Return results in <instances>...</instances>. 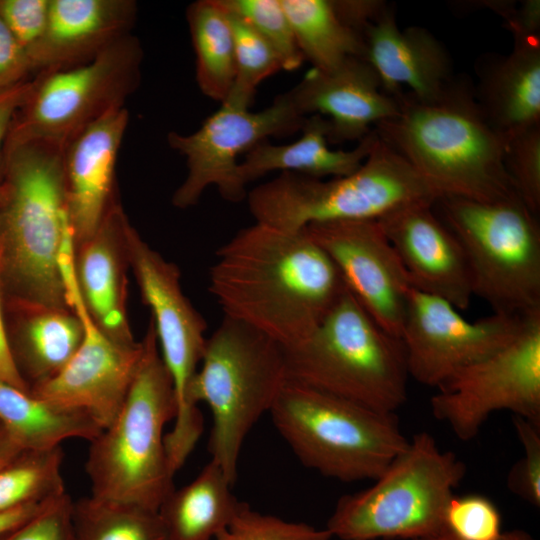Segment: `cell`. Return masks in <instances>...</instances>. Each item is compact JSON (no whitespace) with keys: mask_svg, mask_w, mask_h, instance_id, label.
<instances>
[{"mask_svg":"<svg viewBox=\"0 0 540 540\" xmlns=\"http://www.w3.org/2000/svg\"><path fill=\"white\" fill-rule=\"evenodd\" d=\"M33 73L27 52L0 16V93L26 81Z\"/></svg>","mask_w":540,"mask_h":540,"instance_id":"obj_41","label":"cell"},{"mask_svg":"<svg viewBox=\"0 0 540 540\" xmlns=\"http://www.w3.org/2000/svg\"><path fill=\"white\" fill-rule=\"evenodd\" d=\"M128 121L125 106L112 108L64 147L67 209L75 246L96 232L116 202V163Z\"/></svg>","mask_w":540,"mask_h":540,"instance_id":"obj_20","label":"cell"},{"mask_svg":"<svg viewBox=\"0 0 540 540\" xmlns=\"http://www.w3.org/2000/svg\"><path fill=\"white\" fill-rule=\"evenodd\" d=\"M433 206L464 250L473 296L493 313H540V228L521 199L444 196Z\"/></svg>","mask_w":540,"mask_h":540,"instance_id":"obj_10","label":"cell"},{"mask_svg":"<svg viewBox=\"0 0 540 540\" xmlns=\"http://www.w3.org/2000/svg\"><path fill=\"white\" fill-rule=\"evenodd\" d=\"M215 256L209 291L224 316L285 349L307 338L348 289L334 262L304 229L255 222Z\"/></svg>","mask_w":540,"mask_h":540,"instance_id":"obj_1","label":"cell"},{"mask_svg":"<svg viewBox=\"0 0 540 540\" xmlns=\"http://www.w3.org/2000/svg\"><path fill=\"white\" fill-rule=\"evenodd\" d=\"M506 24L514 38H540V1H522Z\"/></svg>","mask_w":540,"mask_h":540,"instance_id":"obj_43","label":"cell"},{"mask_svg":"<svg viewBox=\"0 0 540 540\" xmlns=\"http://www.w3.org/2000/svg\"><path fill=\"white\" fill-rule=\"evenodd\" d=\"M196 56V81L201 92L223 102L235 79L234 39L226 11L218 0H198L186 12Z\"/></svg>","mask_w":540,"mask_h":540,"instance_id":"obj_30","label":"cell"},{"mask_svg":"<svg viewBox=\"0 0 540 540\" xmlns=\"http://www.w3.org/2000/svg\"><path fill=\"white\" fill-rule=\"evenodd\" d=\"M215 540H332L324 528L251 509L243 502L230 525Z\"/></svg>","mask_w":540,"mask_h":540,"instance_id":"obj_36","label":"cell"},{"mask_svg":"<svg viewBox=\"0 0 540 540\" xmlns=\"http://www.w3.org/2000/svg\"><path fill=\"white\" fill-rule=\"evenodd\" d=\"M50 1L0 0V16L28 56L46 30Z\"/></svg>","mask_w":540,"mask_h":540,"instance_id":"obj_40","label":"cell"},{"mask_svg":"<svg viewBox=\"0 0 540 540\" xmlns=\"http://www.w3.org/2000/svg\"><path fill=\"white\" fill-rule=\"evenodd\" d=\"M129 267L142 301L151 310L159 352L172 380L176 415L165 434L170 466L179 470L203 433V417L189 397L207 337V323L184 294L180 270L142 239L131 223L126 230Z\"/></svg>","mask_w":540,"mask_h":540,"instance_id":"obj_12","label":"cell"},{"mask_svg":"<svg viewBox=\"0 0 540 540\" xmlns=\"http://www.w3.org/2000/svg\"><path fill=\"white\" fill-rule=\"evenodd\" d=\"M49 500L40 503L25 504L9 510L0 511V536L29 520L40 511Z\"/></svg>","mask_w":540,"mask_h":540,"instance_id":"obj_45","label":"cell"},{"mask_svg":"<svg viewBox=\"0 0 540 540\" xmlns=\"http://www.w3.org/2000/svg\"><path fill=\"white\" fill-rule=\"evenodd\" d=\"M526 317L492 312L469 321L448 301L411 287L400 333L409 377L440 387L512 341Z\"/></svg>","mask_w":540,"mask_h":540,"instance_id":"obj_15","label":"cell"},{"mask_svg":"<svg viewBox=\"0 0 540 540\" xmlns=\"http://www.w3.org/2000/svg\"><path fill=\"white\" fill-rule=\"evenodd\" d=\"M430 409L461 441L474 439L497 411L540 423V313L527 316L507 345L446 380Z\"/></svg>","mask_w":540,"mask_h":540,"instance_id":"obj_13","label":"cell"},{"mask_svg":"<svg viewBox=\"0 0 540 540\" xmlns=\"http://www.w3.org/2000/svg\"><path fill=\"white\" fill-rule=\"evenodd\" d=\"M0 423L22 450L54 448L73 438L90 442L102 431L88 415L58 408L3 381Z\"/></svg>","mask_w":540,"mask_h":540,"instance_id":"obj_28","label":"cell"},{"mask_svg":"<svg viewBox=\"0 0 540 540\" xmlns=\"http://www.w3.org/2000/svg\"><path fill=\"white\" fill-rule=\"evenodd\" d=\"M412 540H459L447 530L428 537L412 539ZM498 540H536L528 532L515 529L503 532Z\"/></svg>","mask_w":540,"mask_h":540,"instance_id":"obj_47","label":"cell"},{"mask_svg":"<svg viewBox=\"0 0 540 540\" xmlns=\"http://www.w3.org/2000/svg\"><path fill=\"white\" fill-rule=\"evenodd\" d=\"M132 0H51L46 30L30 51L33 73L87 62L131 34Z\"/></svg>","mask_w":540,"mask_h":540,"instance_id":"obj_23","label":"cell"},{"mask_svg":"<svg viewBox=\"0 0 540 540\" xmlns=\"http://www.w3.org/2000/svg\"><path fill=\"white\" fill-rule=\"evenodd\" d=\"M477 104L504 139L540 125V38H514L512 51L479 73Z\"/></svg>","mask_w":540,"mask_h":540,"instance_id":"obj_24","label":"cell"},{"mask_svg":"<svg viewBox=\"0 0 540 540\" xmlns=\"http://www.w3.org/2000/svg\"><path fill=\"white\" fill-rule=\"evenodd\" d=\"M365 60L385 93L398 100L403 87L418 101L439 98L454 82L449 54L426 28L400 29L388 7L363 33Z\"/></svg>","mask_w":540,"mask_h":540,"instance_id":"obj_21","label":"cell"},{"mask_svg":"<svg viewBox=\"0 0 540 540\" xmlns=\"http://www.w3.org/2000/svg\"><path fill=\"white\" fill-rule=\"evenodd\" d=\"M515 433L523 447V456L507 475L511 493L534 507L540 506V423L512 416Z\"/></svg>","mask_w":540,"mask_h":540,"instance_id":"obj_38","label":"cell"},{"mask_svg":"<svg viewBox=\"0 0 540 540\" xmlns=\"http://www.w3.org/2000/svg\"><path fill=\"white\" fill-rule=\"evenodd\" d=\"M269 414L302 465L342 482L373 481L408 443L396 414L290 380Z\"/></svg>","mask_w":540,"mask_h":540,"instance_id":"obj_9","label":"cell"},{"mask_svg":"<svg viewBox=\"0 0 540 540\" xmlns=\"http://www.w3.org/2000/svg\"><path fill=\"white\" fill-rule=\"evenodd\" d=\"M287 380L284 347L257 329L224 316L207 338L189 397L210 409L211 460L232 485L247 435Z\"/></svg>","mask_w":540,"mask_h":540,"instance_id":"obj_6","label":"cell"},{"mask_svg":"<svg viewBox=\"0 0 540 540\" xmlns=\"http://www.w3.org/2000/svg\"><path fill=\"white\" fill-rule=\"evenodd\" d=\"M76 540H169L158 511L87 496L73 501Z\"/></svg>","mask_w":540,"mask_h":540,"instance_id":"obj_31","label":"cell"},{"mask_svg":"<svg viewBox=\"0 0 540 540\" xmlns=\"http://www.w3.org/2000/svg\"><path fill=\"white\" fill-rule=\"evenodd\" d=\"M303 229L331 258L348 290L368 314L400 338L412 286L379 222L332 221Z\"/></svg>","mask_w":540,"mask_h":540,"instance_id":"obj_16","label":"cell"},{"mask_svg":"<svg viewBox=\"0 0 540 540\" xmlns=\"http://www.w3.org/2000/svg\"><path fill=\"white\" fill-rule=\"evenodd\" d=\"M143 354L113 422L90 441L85 470L91 496L158 511L175 488L164 428L176 415L169 372L150 319Z\"/></svg>","mask_w":540,"mask_h":540,"instance_id":"obj_4","label":"cell"},{"mask_svg":"<svg viewBox=\"0 0 540 540\" xmlns=\"http://www.w3.org/2000/svg\"><path fill=\"white\" fill-rule=\"evenodd\" d=\"M302 115L328 116L329 142L360 141L372 125L395 117L399 102L384 92L372 66L349 58L330 71L312 69L287 92Z\"/></svg>","mask_w":540,"mask_h":540,"instance_id":"obj_19","label":"cell"},{"mask_svg":"<svg viewBox=\"0 0 540 540\" xmlns=\"http://www.w3.org/2000/svg\"><path fill=\"white\" fill-rule=\"evenodd\" d=\"M298 47L313 69L330 71L365 55L363 34L339 15L334 0H280Z\"/></svg>","mask_w":540,"mask_h":540,"instance_id":"obj_29","label":"cell"},{"mask_svg":"<svg viewBox=\"0 0 540 540\" xmlns=\"http://www.w3.org/2000/svg\"><path fill=\"white\" fill-rule=\"evenodd\" d=\"M15 309L21 313V321L12 353L21 375L24 379L27 375L33 386L52 378L67 364L82 342L84 327L71 309Z\"/></svg>","mask_w":540,"mask_h":540,"instance_id":"obj_27","label":"cell"},{"mask_svg":"<svg viewBox=\"0 0 540 540\" xmlns=\"http://www.w3.org/2000/svg\"><path fill=\"white\" fill-rule=\"evenodd\" d=\"M255 222L286 231L312 223L379 220L404 206L435 202L437 194L409 162L379 136L353 173L329 180L293 172L248 192Z\"/></svg>","mask_w":540,"mask_h":540,"instance_id":"obj_8","label":"cell"},{"mask_svg":"<svg viewBox=\"0 0 540 540\" xmlns=\"http://www.w3.org/2000/svg\"><path fill=\"white\" fill-rule=\"evenodd\" d=\"M228 11L247 20L271 45L283 70H297L304 62L291 23L280 0H218Z\"/></svg>","mask_w":540,"mask_h":540,"instance_id":"obj_34","label":"cell"},{"mask_svg":"<svg viewBox=\"0 0 540 540\" xmlns=\"http://www.w3.org/2000/svg\"><path fill=\"white\" fill-rule=\"evenodd\" d=\"M433 205L434 202L410 204L377 221L411 286L463 310L473 297L469 266L459 240Z\"/></svg>","mask_w":540,"mask_h":540,"instance_id":"obj_18","label":"cell"},{"mask_svg":"<svg viewBox=\"0 0 540 540\" xmlns=\"http://www.w3.org/2000/svg\"><path fill=\"white\" fill-rule=\"evenodd\" d=\"M61 446L23 450L0 468V511L40 503L66 492Z\"/></svg>","mask_w":540,"mask_h":540,"instance_id":"obj_32","label":"cell"},{"mask_svg":"<svg viewBox=\"0 0 540 540\" xmlns=\"http://www.w3.org/2000/svg\"><path fill=\"white\" fill-rule=\"evenodd\" d=\"M34 78L10 90L0 93V157L3 154L5 143L11 129L13 120L25 104L34 87Z\"/></svg>","mask_w":540,"mask_h":540,"instance_id":"obj_42","label":"cell"},{"mask_svg":"<svg viewBox=\"0 0 540 540\" xmlns=\"http://www.w3.org/2000/svg\"><path fill=\"white\" fill-rule=\"evenodd\" d=\"M445 527L459 540H498L503 533L496 505L472 493L452 496L445 510Z\"/></svg>","mask_w":540,"mask_h":540,"instance_id":"obj_37","label":"cell"},{"mask_svg":"<svg viewBox=\"0 0 540 540\" xmlns=\"http://www.w3.org/2000/svg\"><path fill=\"white\" fill-rule=\"evenodd\" d=\"M72 311L84 327L82 342L52 378L31 386L30 393L58 408L81 412L103 430L122 408L138 369L143 342L118 343L92 320L83 300Z\"/></svg>","mask_w":540,"mask_h":540,"instance_id":"obj_17","label":"cell"},{"mask_svg":"<svg viewBox=\"0 0 540 540\" xmlns=\"http://www.w3.org/2000/svg\"><path fill=\"white\" fill-rule=\"evenodd\" d=\"M72 499L67 492L49 500L33 517L0 536V540H76Z\"/></svg>","mask_w":540,"mask_h":540,"instance_id":"obj_39","label":"cell"},{"mask_svg":"<svg viewBox=\"0 0 540 540\" xmlns=\"http://www.w3.org/2000/svg\"><path fill=\"white\" fill-rule=\"evenodd\" d=\"M63 150L38 142L3 150L0 276L14 308L70 309L60 272L71 227Z\"/></svg>","mask_w":540,"mask_h":540,"instance_id":"obj_2","label":"cell"},{"mask_svg":"<svg viewBox=\"0 0 540 540\" xmlns=\"http://www.w3.org/2000/svg\"><path fill=\"white\" fill-rule=\"evenodd\" d=\"M142 59L140 41L128 34L87 62L36 74L5 147L38 142L64 149L87 125L124 106L140 84Z\"/></svg>","mask_w":540,"mask_h":540,"instance_id":"obj_11","label":"cell"},{"mask_svg":"<svg viewBox=\"0 0 540 540\" xmlns=\"http://www.w3.org/2000/svg\"><path fill=\"white\" fill-rule=\"evenodd\" d=\"M399 113L376 125L438 198L494 201L518 196L505 170V139L482 114L474 92L454 81L437 99L404 93Z\"/></svg>","mask_w":540,"mask_h":540,"instance_id":"obj_3","label":"cell"},{"mask_svg":"<svg viewBox=\"0 0 540 540\" xmlns=\"http://www.w3.org/2000/svg\"><path fill=\"white\" fill-rule=\"evenodd\" d=\"M503 161L513 189L533 213L540 210V125L505 139Z\"/></svg>","mask_w":540,"mask_h":540,"instance_id":"obj_35","label":"cell"},{"mask_svg":"<svg viewBox=\"0 0 540 540\" xmlns=\"http://www.w3.org/2000/svg\"><path fill=\"white\" fill-rule=\"evenodd\" d=\"M1 294L2 289L0 276V381H3L23 391L30 392V386L21 375L11 350L2 313Z\"/></svg>","mask_w":540,"mask_h":540,"instance_id":"obj_44","label":"cell"},{"mask_svg":"<svg viewBox=\"0 0 540 540\" xmlns=\"http://www.w3.org/2000/svg\"><path fill=\"white\" fill-rule=\"evenodd\" d=\"M285 359L288 380L374 412L396 414L407 400L401 339L381 327L348 289L307 338L285 349Z\"/></svg>","mask_w":540,"mask_h":540,"instance_id":"obj_5","label":"cell"},{"mask_svg":"<svg viewBox=\"0 0 540 540\" xmlns=\"http://www.w3.org/2000/svg\"><path fill=\"white\" fill-rule=\"evenodd\" d=\"M301 137L293 143L274 145L263 141L250 149L239 163V174L247 186L269 172H293L313 178L342 177L355 172L368 157L378 134L373 129L352 150L329 148L330 126L326 118L305 119Z\"/></svg>","mask_w":540,"mask_h":540,"instance_id":"obj_25","label":"cell"},{"mask_svg":"<svg viewBox=\"0 0 540 540\" xmlns=\"http://www.w3.org/2000/svg\"><path fill=\"white\" fill-rule=\"evenodd\" d=\"M22 451L0 423V468L7 465Z\"/></svg>","mask_w":540,"mask_h":540,"instance_id":"obj_46","label":"cell"},{"mask_svg":"<svg viewBox=\"0 0 540 540\" xmlns=\"http://www.w3.org/2000/svg\"><path fill=\"white\" fill-rule=\"evenodd\" d=\"M305 119L285 92L259 112L224 101L195 132H170L168 144L185 157L187 166L186 177L172 196L173 206L196 205L210 186H216L227 201H242L248 192L239 174L238 156L268 137L301 130Z\"/></svg>","mask_w":540,"mask_h":540,"instance_id":"obj_14","label":"cell"},{"mask_svg":"<svg viewBox=\"0 0 540 540\" xmlns=\"http://www.w3.org/2000/svg\"><path fill=\"white\" fill-rule=\"evenodd\" d=\"M467 469L427 431L415 433L373 484L343 495L325 528L338 540H412L446 530L445 510Z\"/></svg>","mask_w":540,"mask_h":540,"instance_id":"obj_7","label":"cell"},{"mask_svg":"<svg viewBox=\"0 0 540 540\" xmlns=\"http://www.w3.org/2000/svg\"><path fill=\"white\" fill-rule=\"evenodd\" d=\"M232 487L210 460L191 482L174 488L158 509L169 540H215L243 504Z\"/></svg>","mask_w":540,"mask_h":540,"instance_id":"obj_26","label":"cell"},{"mask_svg":"<svg viewBox=\"0 0 540 540\" xmlns=\"http://www.w3.org/2000/svg\"><path fill=\"white\" fill-rule=\"evenodd\" d=\"M129 220L116 201L96 232L75 246L74 271L85 307L110 339L133 344L127 316L126 230Z\"/></svg>","mask_w":540,"mask_h":540,"instance_id":"obj_22","label":"cell"},{"mask_svg":"<svg viewBox=\"0 0 540 540\" xmlns=\"http://www.w3.org/2000/svg\"><path fill=\"white\" fill-rule=\"evenodd\" d=\"M223 9L231 24L235 54V79L224 101L249 108L258 85L282 70V63L271 45L247 20Z\"/></svg>","mask_w":540,"mask_h":540,"instance_id":"obj_33","label":"cell"}]
</instances>
